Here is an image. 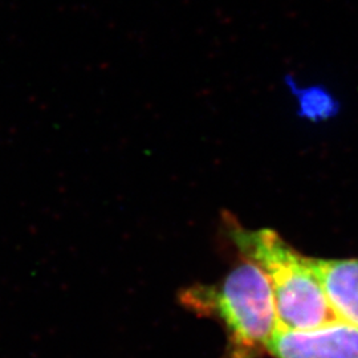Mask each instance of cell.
Returning a JSON list of instances; mask_svg holds the SVG:
<instances>
[{"mask_svg":"<svg viewBox=\"0 0 358 358\" xmlns=\"http://www.w3.org/2000/svg\"><path fill=\"white\" fill-rule=\"evenodd\" d=\"M310 264L320 279L334 316L358 328V257H310Z\"/></svg>","mask_w":358,"mask_h":358,"instance_id":"4","label":"cell"},{"mask_svg":"<svg viewBox=\"0 0 358 358\" xmlns=\"http://www.w3.org/2000/svg\"><path fill=\"white\" fill-rule=\"evenodd\" d=\"M227 223L232 242L244 260L267 276L280 329L310 331L337 320L309 256L297 252L275 231L248 230L234 217Z\"/></svg>","mask_w":358,"mask_h":358,"instance_id":"2","label":"cell"},{"mask_svg":"<svg viewBox=\"0 0 358 358\" xmlns=\"http://www.w3.org/2000/svg\"><path fill=\"white\" fill-rule=\"evenodd\" d=\"M267 355L273 358H358V328L337 319L310 331L280 329Z\"/></svg>","mask_w":358,"mask_h":358,"instance_id":"3","label":"cell"},{"mask_svg":"<svg viewBox=\"0 0 358 358\" xmlns=\"http://www.w3.org/2000/svg\"><path fill=\"white\" fill-rule=\"evenodd\" d=\"M282 87L294 103L296 115L310 124L328 122L340 115L341 101L325 83L285 73Z\"/></svg>","mask_w":358,"mask_h":358,"instance_id":"5","label":"cell"},{"mask_svg":"<svg viewBox=\"0 0 358 358\" xmlns=\"http://www.w3.org/2000/svg\"><path fill=\"white\" fill-rule=\"evenodd\" d=\"M180 303L201 316L217 319L227 336L226 358H262L276 333L279 315L264 272L243 260L217 284L195 285Z\"/></svg>","mask_w":358,"mask_h":358,"instance_id":"1","label":"cell"}]
</instances>
